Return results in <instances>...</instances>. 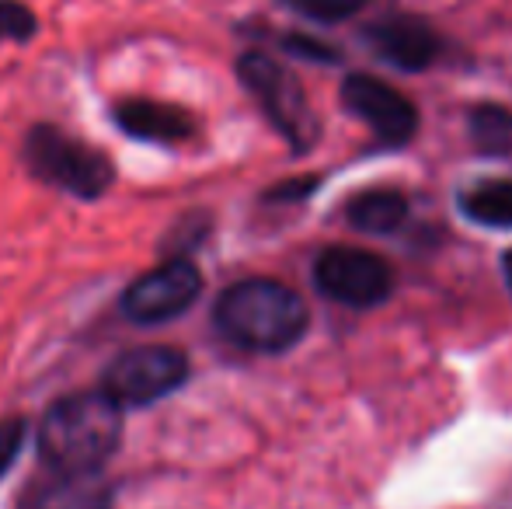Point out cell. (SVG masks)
<instances>
[{"label": "cell", "mask_w": 512, "mask_h": 509, "mask_svg": "<svg viewBox=\"0 0 512 509\" xmlns=\"http://www.w3.org/2000/svg\"><path fill=\"white\" fill-rule=\"evenodd\" d=\"M213 325L244 353H286L304 339L310 311L293 286L279 279H241L213 304Z\"/></svg>", "instance_id": "cell-1"}, {"label": "cell", "mask_w": 512, "mask_h": 509, "mask_svg": "<svg viewBox=\"0 0 512 509\" xmlns=\"http://www.w3.org/2000/svg\"><path fill=\"white\" fill-rule=\"evenodd\" d=\"M338 98H342V109L356 116L384 147H405L418 133V109L387 81H377L370 74H352L342 81Z\"/></svg>", "instance_id": "cell-8"}, {"label": "cell", "mask_w": 512, "mask_h": 509, "mask_svg": "<svg viewBox=\"0 0 512 509\" xmlns=\"http://www.w3.org/2000/svg\"><path fill=\"white\" fill-rule=\"evenodd\" d=\"M122 440V408L105 391H81L53 401L39 422V454L49 471L98 475Z\"/></svg>", "instance_id": "cell-2"}, {"label": "cell", "mask_w": 512, "mask_h": 509, "mask_svg": "<svg viewBox=\"0 0 512 509\" xmlns=\"http://www.w3.org/2000/svg\"><path fill=\"white\" fill-rule=\"evenodd\" d=\"M203 293V272L192 258H168L126 286L119 307L133 325H164L189 311Z\"/></svg>", "instance_id": "cell-7"}, {"label": "cell", "mask_w": 512, "mask_h": 509, "mask_svg": "<svg viewBox=\"0 0 512 509\" xmlns=\"http://www.w3.org/2000/svg\"><path fill=\"white\" fill-rule=\"evenodd\" d=\"M314 286L335 304L366 311L391 297L394 269L387 265V258L366 248L331 245L314 258Z\"/></svg>", "instance_id": "cell-6"}, {"label": "cell", "mask_w": 512, "mask_h": 509, "mask_svg": "<svg viewBox=\"0 0 512 509\" xmlns=\"http://www.w3.org/2000/svg\"><path fill=\"white\" fill-rule=\"evenodd\" d=\"M467 133H471V143L481 154H512V112L506 105H474L471 116H467Z\"/></svg>", "instance_id": "cell-14"}, {"label": "cell", "mask_w": 512, "mask_h": 509, "mask_svg": "<svg viewBox=\"0 0 512 509\" xmlns=\"http://www.w3.org/2000/svg\"><path fill=\"white\" fill-rule=\"evenodd\" d=\"M502 276H506V286H509V293H512V252L502 255Z\"/></svg>", "instance_id": "cell-20"}, {"label": "cell", "mask_w": 512, "mask_h": 509, "mask_svg": "<svg viewBox=\"0 0 512 509\" xmlns=\"http://www.w3.org/2000/svg\"><path fill=\"white\" fill-rule=\"evenodd\" d=\"M108 503H112V492L102 475L49 471L21 492L18 509H108Z\"/></svg>", "instance_id": "cell-11"}, {"label": "cell", "mask_w": 512, "mask_h": 509, "mask_svg": "<svg viewBox=\"0 0 512 509\" xmlns=\"http://www.w3.org/2000/svg\"><path fill=\"white\" fill-rule=\"evenodd\" d=\"M345 217L363 234H394L408 220V199L398 189H366L345 206Z\"/></svg>", "instance_id": "cell-12"}, {"label": "cell", "mask_w": 512, "mask_h": 509, "mask_svg": "<svg viewBox=\"0 0 512 509\" xmlns=\"http://www.w3.org/2000/svg\"><path fill=\"white\" fill-rule=\"evenodd\" d=\"M28 436V422L21 415H11V419H0V478L11 471V464L18 461L21 447H25Z\"/></svg>", "instance_id": "cell-17"}, {"label": "cell", "mask_w": 512, "mask_h": 509, "mask_svg": "<svg viewBox=\"0 0 512 509\" xmlns=\"http://www.w3.org/2000/svg\"><path fill=\"white\" fill-rule=\"evenodd\" d=\"M35 35V14L21 0H0V42H25Z\"/></svg>", "instance_id": "cell-16"}, {"label": "cell", "mask_w": 512, "mask_h": 509, "mask_svg": "<svg viewBox=\"0 0 512 509\" xmlns=\"http://www.w3.org/2000/svg\"><path fill=\"white\" fill-rule=\"evenodd\" d=\"M279 4H286L300 18L317 21V25H338V21L356 18L370 0H279Z\"/></svg>", "instance_id": "cell-15"}, {"label": "cell", "mask_w": 512, "mask_h": 509, "mask_svg": "<svg viewBox=\"0 0 512 509\" xmlns=\"http://www.w3.org/2000/svg\"><path fill=\"white\" fill-rule=\"evenodd\" d=\"M279 46L286 49V53L300 56V60H314V63H338V53L331 46H324V42L310 39V35H283L279 39Z\"/></svg>", "instance_id": "cell-18"}, {"label": "cell", "mask_w": 512, "mask_h": 509, "mask_svg": "<svg viewBox=\"0 0 512 509\" xmlns=\"http://www.w3.org/2000/svg\"><path fill=\"white\" fill-rule=\"evenodd\" d=\"M25 164L39 182L77 199H102L115 182V168L102 150L49 123L25 133Z\"/></svg>", "instance_id": "cell-3"}, {"label": "cell", "mask_w": 512, "mask_h": 509, "mask_svg": "<svg viewBox=\"0 0 512 509\" xmlns=\"http://www.w3.org/2000/svg\"><path fill=\"white\" fill-rule=\"evenodd\" d=\"M189 381V356L178 346H136L108 363L102 387L119 408H140L175 394Z\"/></svg>", "instance_id": "cell-5"}, {"label": "cell", "mask_w": 512, "mask_h": 509, "mask_svg": "<svg viewBox=\"0 0 512 509\" xmlns=\"http://www.w3.org/2000/svg\"><path fill=\"white\" fill-rule=\"evenodd\" d=\"M363 39L377 60L391 63L401 74H422L439 56V35L432 32L429 21L415 14H387L366 25Z\"/></svg>", "instance_id": "cell-9"}, {"label": "cell", "mask_w": 512, "mask_h": 509, "mask_svg": "<svg viewBox=\"0 0 512 509\" xmlns=\"http://www.w3.org/2000/svg\"><path fill=\"white\" fill-rule=\"evenodd\" d=\"M237 77L248 88V95L262 105L265 119L279 129V136H286L293 150H310L317 136V119L310 112L307 91L300 88V81L283 67L279 60L265 53H244L237 60Z\"/></svg>", "instance_id": "cell-4"}, {"label": "cell", "mask_w": 512, "mask_h": 509, "mask_svg": "<svg viewBox=\"0 0 512 509\" xmlns=\"http://www.w3.org/2000/svg\"><path fill=\"white\" fill-rule=\"evenodd\" d=\"M115 123L126 136L143 143H161V147H182L192 143L199 133V123L192 112L178 105L150 102V98H129L115 105Z\"/></svg>", "instance_id": "cell-10"}, {"label": "cell", "mask_w": 512, "mask_h": 509, "mask_svg": "<svg viewBox=\"0 0 512 509\" xmlns=\"http://www.w3.org/2000/svg\"><path fill=\"white\" fill-rule=\"evenodd\" d=\"M317 185V178H300V182H283L269 192V199H304L310 196V189Z\"/></svg>", "instance_id": "cell-19"}, {"label": "cell", "mask_w": 512, "mask_h": 509, "mask_svg": "<svg viewBox=\"0 0 512 509\" xmlns=\"http://www.w3.org/2000/svg\"><path fill=\"white\" fill-rule=\"evenodd\" d=\"M460 213L478 227L509 231L512 227V178H481L460 192Z\"/></svg>", "instance_id": "cell-13"}]
</instances>
